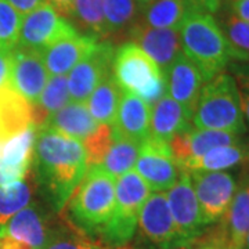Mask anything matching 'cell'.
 <instances>
[{
    "label": "cell",
    "instance_id": "33",
    "mask_svg": "<svg viewBox=\"0 0 249 249\" xmlns=\"http://www.w3.org/2000/svg\"><path fill=\"white\" fill-rule=\"evenodd\" d=\"M96 242L79 231L72 224L65 227H57L49 232L45 247L42 249H98Z\"/></svg>",
    "mask_w": 249,
    "mask_h": 249
},
{
    "label": "cell",
    "instance_id": "35",
    "mask_svg": "<svg viewBox=\"0 0 249 249\" xmlns=\"http://www.w3.org/2000/svg\"><path fill=\"white\" fill-rule=\"evenodd\" d=\"M22 16L7 0H0V49H16L19 37Z\"/></svg>",
    "mask_w": 249,
    "mask_h": 249
},
{
    "label": "cell",
    "instance_id": "23",
    "mask_svg": "<svg viewBox=\"0 0 249 249\" xmlns=\"http://www.w3.org/2000/svg\"><path fill=\"white\" fill-rule=\"evenodd\" d=\"M193 127L186 111L168 93L151 107L150 137L169 142L175 136Z\"/></svg>",
    "mask_w": 249,
    "mask_h": 249
},
{
    "label": "cell",
    "instance_id": "18",
    "mask_svg": "<svg viewBox=\"0 0 249 249\" xmlns=\"http://www.w3.org/2000/svg\"><path fill=\"white\" fill-rule=\"evenodd\" d=\"M240 137L241 134L193 127L191 130L175 136L169 144L175 160L180 166L187 160L199 157L214 147L238 144Z\"/></svg>",
    "mask_w": 249,
    "mask_h": 249
},
{
    "label": "cell",
    "instance_id": "17",
    "mask_svg": "<svg viewBox=\"0 0 249 249\" xmlns=\"http://www.w3.org/2000/svg\"><path fill=\"white\" fill-rule=\"evenodd\" d=\"M151 106L129 91H124L115 119L111 124L114 137L142 144L150 137Z\"/></svg>",
    "mask_w": 249,
    "mask_h": 249
},
{
    "label": "cell",
    "instance_id": "31",
    "mask_svg": "<svg viewBox=\"0 0 249 249\" xmlns=\"http://www.w3.org/2000/svg\"><path fill=\"white\" fill-rule=\"evenodd\" d=\"M108 36L127 32L140 17V7L136 0H103Z\"/></svg>",
    "mask_w": 249,
    "mask_h": 249
},
{
    "label": "cell",
    "instance_id": "16",
    "mask_svg": "<svg viewBox=\"0 0 249 249\" xmlns=\"http://www.w3.org/2000/svg\"><path fill=\"white\" fill-rule=\"evenodd\" d=\"M36 127H31L6 142H0V187L28 176L34 160Z\"/></svg>",
    "mask_w": 249,
    "mask_h": 249
},
{
    "label": "cell",
    "instance_id": "9",
    "mask_svg": "<svg viewBox=\"0 0 249 249\" xmlns=\"http://www.w3.org/2000/svg\"><path fill=\"white\" fill-rule=\"evenodd\" d=\"M196 191L205 226L217 223L227 212L237 191L235 180L227 172L188 173Z\"/></svg>",
    "mask_w": 249,
    "mask_h": 249
},
{
    "label": "cell",
    "instance_id": "26",
    "mask_svg": "<svg viewBox=\"0 0 249 249\" xmlns=\"http://www.w3.org/2000/svg\"><path fill=\"white\" fill-rule=\"evenodd\" d=\"M196 10L188 0H155L140 10L139 22L157 29H180L188 13Z\"/></svg>",
    "mask_w": 249,
    "mask_h": 249
},
{
    "label": "cell",
    "instance_id": "32",
    "mask_svg": "<svg viewBox=\"0 0 249 249\" xmlns=\"http://www.w3.org/2000/svg\"><path fill=\"white\" fill-rule=\"evenodd\" d=\"M32 199V188L25 180L0 187V227L19 211L27 208Z\"/></svg>",
    "mask_w": 249,
    "mask_h": 249
},
{
    "label": "cell",
    "instance_id": "1",
    "mask_svg": "<svg viewBox=\"0 0 249 249\" xmlns=\"http://www.w3.org/2000/svg\"><path fill=\"white\" fill-rule=\"evenodd\" d=\"M32 162L54 209H64L88 172L83 144L49 127L37 129Z\"/></svg>",
    "mask_w": 249,
    "mask_h": 249
},
{
    "label": "cell",
    "instance_id": "7",
    "mask_svg": "<svg viewBox=\"0 0 249 249\" xmlns=\"http://www.w3.org/2000/svg\"><path fill=\"white\" fill-rule=\"evenodd\" d=\"M79 34L70 19L60 16L46 1L22 17L19 37L16 47L43 52L46 47L64 37Z\"/></svg>",
    "mask_w": 249,
    "mask_h": 249
},
{
    "label": "cell",
    "instance_id": "3",
    "mask_svg": "<svg viewBox=\"0 0 249 249\" xmlns=\"http://www.w3.org/2000/svg\"><path fill=\"white\" fill-rule=\"evenodd\" d=\"M68 220L86 235H98L115 205V178L101 166H89L80 184L68 199Z\"/></svg>",
    "mask_w": 249,
    "mask_h": 249
},
{
    "label": "cell",
    "instance_id": "42",
    "mask_svg": "<svg viewBox=\"0 0 249 249\" xmlns=\"http://www.w3.org/2000/svg\"><path fill=\"white\" fill-rule=\"evenodd\" d=\"M196 10L214 14L220 9V0H188Z\"/></svg>",
    "mask_w": 249,
    "mask_h": 249
},
{
    "label": "cell",
    "instance_id": "41",
    "mask_svg": "<svg viewBox=\"0 0 249 249\" xmlns=\"http://www.w3.org/2000/svg\"><path fill=\"white\" fill-rule=\"evenodd\" d=\"M46 1L64 18L71 17L75 0H46Z\"/></svg>",
    "mask_w": 249,
    "mask_h": 249
},
{
    "label": "cell",
    "instance_id": "5",
    "mask_svg": "<svg viewBox=\"0 0 249 249\" xmlns=\"http://www.w3.org/2000/svg\"><path fill=\"white\" fill-rule=\"evenodd\" d=\"M112 73L124 89L154 106L166 94L165 73L157 62L132 42L115 50Z\"/></svg>",
    "mask_w": 249,
    "mask_h": 249
},
{
    "label": "cell",
    "instance_id": "22",
    "mask_svg": "<svg viewBox=\"0 0 249 249\" xmlns=\"http://www.w3.org/2000/svg\"><path fill=\"white\" fill-rule=\"evenodd\" d=\"M0 232L28 249H42L50 229L47 227L42 212L34 205H28L0 227Z\"/></svg>",
    "mask_w": 249,
    "mask_h": 249
},
{
    "label": "cell",
    "instance_id": "25",
    "mask_svg": "<svg viewBox=\"0 0 249 249\" xmlns=\"http://www.w3.org/2000/svg\"><path fill=\"white\" fill-rule=\"evenodd\" d=\"M249 160V147L244 144H231L214 147L199 157L190 158L183 162L178 169L186 173L194 172H224L226 169L234 168L240 163Z\"/></svg>",
    "mask_w": 249,
    "mask_h": 249
},
{
    "label": "cell",
    "instance_id": "30",
    "mask_svg": "<svg viewBox=\"0 0 249 249\" xmlns=\"http://www.w3.org/2000/svg\"><path fill=\"white\" fill-rule=\"evenodd\" d=\"M140 147L142 144L139 142L114 137L111 148L98 166H101L111 178L116 180L119 176L134 169L140 154Z\"/></svg>",
    "mask_w": 249,
    "mask_h": 249
},
{
    "label": "cell",
    "instance_id": "29",
    "mask_svg": "<svg viewBox=\"0 0 249 249\" xmlns=\"http://www.w3.org/2000/svg\"><path fill=\"white\" fill-rule=\"evenodd\" d=\"M70 22L76 31L79 28L83 32L82 35L90 36L98 42H103L109 37L104 17L103 0H75Z\"/></svg>",
    "mask_w": 249,
    "mask_h": 249
},
{
    "label": "cell",
    "instance_id": "10",
    "mask_svg": "<svg viewBox=\"0 0 249 249\" xmlns=\"http://www.w3.org/2000/svg\"><path fill=\"white\" fill-rule=\"evenodd\" d=\"M136 172L148 184L151 193H165L178 181L180 169L172 154L170 144L148 137L140 147Z\"/></svg>",
    "mask_w": 249,
    "mask_h": 249
},
{
    "label": "cell",
    "instance_id": "13",
    "mask_svg": "<svg viewBox=\"0 0 249 249\" xmlns=\"http://www.w3.org/2000/svg\"><path fill=\"white\" fill-rule=\"evenodd\" d=\"M137 227L148 242L160 249H178V241L165 193H151L142 205Z\"/></svg>",
    "mask_w": 249,
    "mask_h": 249
},
{
    "label": "cell",
    "instance_id": "37",
    "mask_svg": "<svg viewBox=\"0 0 249 249\" xmlns=\"http://www.w3.org/2000/svg\"><path fill=\"white\" fill-rule=\"evenodd\" d=\"M238 80H240V85L237 86H240L238 91H240L241 108L249 124V75H240Z\"/></svg>",
    "mask_w": 249,
    "mask_h": 249
},
{
    "label": "cell",
    "instance_id": "19",
    "mask_svg": "<svg viewBox=\"0 0 249 249\" xmlns=\"http://www.w3.org/2000/svg\"><path fill=\"white\" fill-rule=\"evenodd\" d=\"M97 43L98 40L90 36L76 34L57 40L40 52V54L50 76L67 75L80 60L93 52Z\"/></svg>",
    "mask_w": 249,
    "mask_h": 249
},
{
    "label": "cell",
    "instance_id": "28",
    "mask_svg": "<svg viewBox=\"0 0 249 249\" xmlns=\"http://www.w3.org/2000/svg\"><path fill=\"white\" fill-rule=\"evenodd\" d=\"M122 96L124 89L116 82L114 73H111L93 90L86 101V106L98 124H111L115 119Z\"/></svg>",
    "mask_w": 249,
    "mask_h": 249
},
{
    "label": "cell",
    "instance_id": "45",
    "mask_svg": "<svg viewBox=\"0 0 249 249\" xmlns=\"http://www.w3.org/2000/svg\"><path fill=\"white\" fill-rule=\"evenodd\" d=\"M98 249H133L132 247L127 245H122V247H106V248H98Z\"/></svg>",
    "mask_w": 249,
    "mask_h": 249
},
{
    "label": "cell",
    "instance_id": "14",
    "mask_svg": "<svg viewBox=\"0 0 249 249\" xmlns=\"http://www.w3.org/2000/svg\"><path fill=\"white\" fill-rule=\"evenodd\" d=\"M166 93L178 103L193 119L196 103L205 85L204 76L193 62L181 53L165 72Z\"/></svg>",
    "mask_w": 249,
    "mask_h": 249
},
{
    "label": "cell",
    "instance_id": "21",
    "mask_svg": "<svg viewBox=\"0 0 249 249\" xmlns=\"http://www.w3.org/2000/svg\"><path fill=\"white\" fill-rule=\"evenodd\" d=\"M35 127L32 106L9 83L0 88V142Z\"/></svg>",
    "mask_w": 249,
    "mask_h": 249
},
{
    "label": "cell",
    "instance_id": "38",
    "mask_svg": "<svg viewBox=\"0 0 249 249\" xmlns=\"http://www.w3.org/2000/svg\"><path fill=\"white\" fill-rule=\"evenodd\" d=\"M11 67V50L0 49V88L9 83Z\"/></svg>",
    "mask_w": 249,
    "mask_h": 249
},
{
    "label": "cell",
    "instance_id": "46",
    "mask_svg": "<svg viewBox=\"0 0 249 249\" xmlns=\"http://www.w3.org/2000/svg\"><path fill=\"white\" fill-rule=\"evenodd\" d=\"M242 249H249V232H248V235L245 237V241H244V245H242Z\"/></svg>",
    "mask_w": 249,
    "mask_h": 249
},
{
    "label": "cell",
    "instance_id": "43",
    "mask_svg": "<svg viewBox=\"0 0 249 249\" xmlns=\"http://www.w3.org/2000/svg\"><path fill=\"white\" fill-rule=\"evenodd\" d=\"M191 247H186V249H229L227 247H223L219 244H212V242H205V241L194 240L191 244Z\"/></svg>",
    "mask_w": 249,
    "mask_h": 249
},
{
    "label": "cell",
    "instance_id": "40",
    "mask_svg": "<svg viewBox=\"0 0 249 249\" xmlns=\"http://www.w3.org/2000/svg\"><path fill=\"white\" fill-rule=\"evenodd\" d=\"M231 14L249 22V0H231Z\"/></svg>",
    "mask_w": 249,
    "mask_h": 249
},
{
    "label": "cell",
    "instance_id": "12",
    "mask_svg": "<svg viewBox=\"0 0 249 249\" xmlns=\"http://www.w3.org/2000/svg\"><path fill=\"white\" fill-rule=\"evenodd\" d=\"M50 79L40 52L13 49L9 85L32 106Z\"/></svg>",
    "mask_w": 249,
    "mask_h": 249
},
{
    "label": "cell",
    "instance_id": "11",
    "mask_svg": "<svg viewBox=\"0 0 249 249\" xmlns=\"http://www.w3.org/2000/svg\"><path fill=\"white\" fill-rule=\"evenodd\" d=\"M115 49L109 42H98L93 52L80 60L67 76L71 101L86 103L101 80L112 73Z\"/></svg>",
    "mask_w": 249,
    "mask_h": 249
},
{
    "label": "cell",
    "instance_id": "8",
    "mask_svg": "<svg viewBox=\"0 0 249 249\" xmlns=\"http://www.w3.org/2000/svg\"><path fill=\"white\" fill-rule=\"evenodd\" d=\"M165 194L178 234V248L188 247L204 232L206 227L190 175L181 172L178 181L168 191H165Z\"/></svg>",
    "mask_w": 249,
    "mask_h": 249
},
{
    "label": "cell",
    "instance_id": "2",
    "mask_svg": "<svg viewBox=\"0 0 249 249\" xmlns=\"http://www.w3.org/2000/svg\"><path fill=\"white\" fill-rule=\"evenodd\" d=\"M181 50L202 73L205 82L224 72L231 58V46L212 14L201 10L188 13L178 29Z\"/></svg>",
    "mask_w": 249,
    "mask_h": 249
},
{
    "label": "cell",
    "instance_id": "44",
    "mask_svg": "<svg viewBox=\"0 0 249 249\" xmlns=\"http://www.w3.org/2000/svg\"><path fill=\"white\" fill-rule=\"evenodd\" d=\"M137 1V4H139V7L140 10L144 9V7H147L148 4H151L152 1H155V0H136Z\"/></svg>",
    "mask_w": 249,
    "mask_h": 249
},
{
    "label": "cell",
    "instance_id": "4",
    "mask_svg": "<svg viewBox=\"0 0 249 249\" xmlns=\"http://www.w3.org/2000/svg\"><path fill=\"white\" fill-rule=\"evenodd\" d=\"M191 122L196 129L235 134L245 132L240 91L230 73L222 72L205 82Z\"/></svg>",
    "mask_w": 249,
    "mask_h": 249
},
{
    "label": "cell",
    "instance_id": "34",
    "mask_svg": "<svg viewBox=\"0 0 249 249\" xmlns=\"http://www.w3.org/2000/svg\"><path fill=\"white\" fill-rule=\"evenodd\" d=\"M112 142H114V133L111 124H98L97 129L82 142L83 148L86 151L88 168L100 165L103 162L108 150L112 145Z\"/></svg>",
    "mask_w": 249,
    "mask_h": 249
},
{
    "label": "cell",
    "instance_id": "39",
    "mask_svg": "<svg viewBox=\"0 0 249 249\" xmlns=\"http://www.w3.org/2000/svg\"><path fill=\"white\" fill-rule=\"evenodd\" d=\"M7 1L22 17L27 16L32 10H35L36 7H39L40 4L46 3V0H7Z\"/></svg>",
    "mask_w": 249,
    "mask_h": 249
},
{
    "label": "cell",
    "instance_id": "36",
    "mask_svg": "<svg viewBox=\"0 0 249 249\" xmlns=\"http://www.w3.org/2000/svg\"><path fill=\"white\" fill-rule=\"evenodd\" d=\"M220 28L231 46L235 58L249 60V22L231 14L223 21Z\"/></svg>",
    "mask_w": 249,
    "mask_h": 249
},
{
    "label": "cell",
    "instance_id": "20",
    "mask_svg": "<svg viewBox=\"0 0 249 249\" xmlns=\"http://www.w3.org/2000/svg\"><path fill=\"white\" fill-rule=\"evenodd\" d=\"M214 235L229 249H242L249 232V184L238 188L227 212L219 220Z\"/></svg>",
    "mask_w": 249,
    "mask_h": 249
},
{
    "label": "cell",
    "instance_id": "27",
    "mask_svg": "<svg viewBox=\"0 0 249 249\" xmlns=\"http://www.w3.org/2000/svg\"><path fill=\"white\" fill-rule=\"evenodd\" d=\"M70 101H71V96L68 90L67 75L50 76L37 101L32 104L34 124L36 129L43 127L47 124L49 118L54 115L57 111H60L64 106H67Z\"/></svg>",
    "mask_w": 249,
    "mask_h": 249
},
{
    "label": "cell",
    "instance_id": "15",
    "mask_svg": "<svg viewBox=\"0 0 249 249\" xmlns=\"http://www.w3.org/2000/svg\"><path fill=\"white\" fill-rule=\"evenodd\" d=\"M129 36L132 43L148 54L163 73L183 53L178 29H157L145 27L137 21L129 31Z\"/></svg>",
    "mask_w": 249,
    "mask_h": 249
},
{
    "label": "cell",
    "instance_id": "6",
    "mask_svg": "<svg viewBox=\"0 0 249 249\" xmlns=\"http://www.w3.org/2000/svg\"><path fill=\"white\" fill-rule=\"evenodd\" d=\"M150 194L148 184L134 169L116 178L114 212L98 234L100 238L109 247L126 245L134 235L140 211Z\"/></svg>",
    "mask_w": 249,
    "mask_h": 249
},
{
    "label": "cell",
    "instance_id": "24",
    "mask_svg": "<svg viewBox=\"0 0 249 249\" xmlns=\"http://www.w3.org/2000/svg\"><path fill=\"white\" fill-rule=\"evenodd\" d=\"M97 126L98 122L91 116L86 103L70 101L60 111L50 116L43 127H49L82 142L97 129Z\"/></svg>",
    "mask_w": 249,
    "mask_h": 249
}]
</instances>
